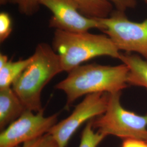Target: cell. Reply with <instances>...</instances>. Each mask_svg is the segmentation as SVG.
<instances>
[{
	"label": "cell",
	"instance_id": "obj_7",
	"mask_svg": "<svg viewBox=\"0 0 147 147\" xmlns=\"http://www.w3.org/2000/svg\"><path fill=\"white\" fill-rule=\"evenodd\" d=\"M58 114L44 116V110H26L0 134V147H16L47 134L57 121Z\"/></svg>",
	"mask_w": 147,
	"mask_h": 147
},
{
	"label": "cell",
	"instance_id": "obj_13",
	"mask_svg": "<svg viewBox=\"0 0 147 147\" xmlns=\"http://www.w3.org/2000/svg\"><path fill=\"white\" fill-rule=\"evenodd\" d=\"M93 119L88 121L82 132L79 147H97L106 137L99 131L95 132L93 127Z\"/></svg>",
	"mask_w": 147,
	"mask_h": 147
},
{
	"label": "cell",
	"instance_id": "obj_5",
	"mask_svg": "<svg viewBox=\"0 0 147 147\" xmlns=\"http://www.w3.org/2000/svg\"><path fill=\"white\" fill-rule=\"evenodd\" d=\"M97 19L101 25L100 31L119 51L137 53L147 61V19L142 22L131 21L125 12L116 10L107 18Z\"/></svg>",
	"mask_w": 147,
	"mask_h": 147
},
{
	"label": "cell",
	"instance_id": "obj_8",
	"mask_svg": "<svg viewBox=\"0 0 147 147\" xmlns=\"http://www.w3.org/2000/svg\"><path fill=\"white\" fill-rule=\"evenodd\" d=\"M40 4L53 13L49 24L51 28L75 33L87 32L92 28L101 29L99 20L81 13L74 0H40Z\"/></svg>",
	"mask_w": 147,
	"mask_h": 147
},
{
	"label": "cell",
	"instance_id": "obj_6",
	"mask_svg": "<svg viewBox=\"0 0 147 147\" xmlns=\"http://www.w3.org/2000/svg\"><path fill=\"white\" fill-rule=\"evenodd\" d=\"M109 97L107 93L86 95L70 116L52 127L47 133L53 137L57 147H67L70 138L84 123L102 115L107 109Z\"/></svg>",
	"mask_w": 147,
	"mask_h": 147
},
{
	"label": "cell",
	"instance_id": "obj_18",
	"mask_svg": "<svg viewBox=\"0 0 147 147\" xmlns=\"http://www.w3.org/2000/svg\"><path fill=\"white\" fill-rule=\"evenodd\" d=\"M121 147H147V141L137 138H126Z\"/></svg>",
	"mask_w": 147,
	"mask_h": 147
},
{
	"label": "cell",
	"instance_id": "obj_2",
	"mask_svg": "<svg viewBox=\"0 0 147 147\" xmlns=\"http://www.w3.org/2000/svg\"><path fill=\"white\" fill-rule=\"evenodd\" d=\"M31 61L12 84V88L27 110L39 112L44 87L63 71L58 54L47 43L38 44Z\"/></svg>",
	"mask_w": 147,
	"mask_h": 147
},
{
	"label": "cell",
	"instance_id": "obj_20",
	"mask_svg": "<svg viewBox=\"0 0 147 147\" xmlns=\"http://www.w3.org/2000/svg\"><path fill=\"white\" fill-rule=\"evenodd\" d=\"M9 2L10 0H0V4L1 5H5Z\"/></svg>",
	"mask_w": 147,
	"mask_h": 147
},
{
	"label": "cell",
	"instance_id": "obj_15",
	"mask_svg": "<svg viewBox=\"0 0 147 147\" xmlns=\"http://www.w3.org/2000/svg\"><path fill=\"white\" fill-rule=\"evenodd\" d=\"M16 147H57V144L52 135L47 133Z\"/></svg>",
	"mask_w": 147,
	"mask_h": 147
},
{
	"label": "cell",
	"instance_id": "obj_19",
	"mask_svg": "<svg viewBox=\"0 0 147 147\" xmlns=\"http://www.w3.org/2000/svg\"><path fill=\"white\" fill-rule=\"evenodd\" d=\"M8 58L7 55H5L2 53L0 54V68L5 65L8 61Z\"/></svg>",
	"mask_w": 147,
	"mask_h": 147
},
{
	"label": "cell",
	"instance_id": "obj_21",
	"mask_svg": "<svg viewBox=\"0 0 147 147\" xmlns=\"http://www.w3.org/2000/svg\"><path fill=\"white\" fill-rule=\"evenodd\" d=\"M143 1H144L146 3H147V0H143Z\"/></svg>",
	"mask_w": 147,
	"mask_h": 147
},
{
	"label": "cell",
	"instance_id": "obj_10",
	"mask_svg": "<svg viewBox=\"0 0 147 147\" xmlns=\"http://www.w3.org/2000/svg\"><path fill=\"white\" fill-rule=\"evenodd\" d=\"M119 59L129 68L127 84L147 89V61L136 54L121 53Z\"/></svg>",
	"mask_w": 147,
	"mask_h": 147
},
{
	"label": "cell",
	"instance_id": "obj_16",
	"mask_svg": "<svg viewBox=\"0 0 147 147\" xmlns=\"http://www.w3.org/2000/svg\"><path fill=\"white\" fill-rule=\"evenodd\" d=\"M12 31L11 20L9 15L5 12L0 13V42H3Z\"/></svg>",
	"mask_w": 147,
	"mask_h": 147
},
{
	"label": "cell",
	"instance_id": "obj_12",
	"mask_svg": "<svg viewBox=\"0 0 147 147\" xmlns=\"http://www.w3.org/2000/svg\"><path fill=\"white\" fill-rule=\"evenodd\" d=\"M81 13L94 19L107 18L113 12V5L107 0H74Z\"/></svg>",
	"mask_w": 147,
	"mask_h": 147
},
{
	"label": "cell",
	"instance_id": "obj_1",
	"mask_svg": "<svg viewBox=\"0 0 147 147\" xmlns=\"http://www.w3.org/2000/svg\"><path fill=\"white\" fill-rule=\"evenodd\" d=\"M129 68L124 63L116 66L97 64L80 65L68 72L65 79L56 86L67 95L65 107L84 95L121 92L127 86Z\"/></svg>",
	"mask_w": 147,
	"mask_h": 147
},
{
	"label": "cell",
	"instance_id": "obj_9",
	"mask_svg": "<svg viewBox=\"0 0 147 147\" xmlns=\"http://www.w3.org/2000/svg\"><path fill=\"white\" fill-rule=\"evenodd\" d=\"M27 110L12 88L0 89V129L3 130Z\"/></svg>",
	"mask_w": 147,
	"mask_h": 147
},
{
	"label": "cell",
	"instance_id": "obj_4",
	"mask_svg": "<svg viewBox=\"0 0 147 147\" xmlns=\"http://www.w3.org/2000/svg\"><path fill=\"white\" fill-rule=\"evenodd\" d=\"M121 95V92L109 93L105 112L93 119V129L106 136L147 141V115H139L124 109Z\"/></svg>",
	"mask_w": 147,
	"mask_h": 147
},
{
	"label": "cell",
	"instance_id": "obj_17",
	"mask_svg": "<svg viewBox=\"0 0 147 147\" xmlns=\"http://www.w3.org/2000/svg\"><path fill=\"white\" fill-rule=\"evenodd\" d=\"M116 8L117 11L125 12L129 9L134 8L136 5V0H107Z\"/></svg>",
	"mask_w": 147,
	"mask_h": 147
},
{
	"label": "cell",
	"instance_id": "obj_14",
	"mask_svg": "<svg viewBox=\"0 0 147 147\" xmlns=\"http://www.w3.org/2000/svg\"><path fill=\"white\" fill-rule=\"evenodd\" d=\"M10 3L18 6L21 14L31 16L37 13L40 7V0H10Z\"/></svg>",
	"mask_w": 147,
	"mask_h": 147
},
{
	"label": "cell",
	"instance_id": "obj_3",
	"mask_svg": "<svg viewBox=\"0 0 147 147\" xmlns=\"http://www.w3.org/2000/svg\"><path fill=\"white\" fill-rule=\"evenodd\" d=\"M53 47L58 54L63 71L69 72L82 63L100 56L119 59L120 51L106 34L55 30Z\"/></svg>",
	"mask_w": 147,
	"mask_h": 147
},
{
	"label": "cell",
	"instance_id": "obj_11",
	"mask_svg": "<svg viewBox=\"0 0 147 147\" xmlns=\"http://www.w3.org/2000/svg\"><path fill=\"white\" fill-rule=\"evenodd\" d=\"M31 56L17 61L9 60L0 68V89L11 87L31 61Z\"/></svg>",
	"mask_w": 147,
	"mask_h": 147
}]
</instances>
